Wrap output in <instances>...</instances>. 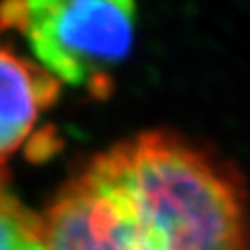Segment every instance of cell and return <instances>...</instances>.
I'll list each match as a JSON object with an SVG mask.
<instances>
[{
	"label": "cell",
	"instance_id": "obj_4",
	"mask_svg": "<svg viewBox=\"0 0 250 250\" xmlns=\"http://www.w3.org/2000/svg\"><path fill=\"white\" fill-rule=\"evenodd\" d=\"M61 82L44 67L0 48V167L54 104Z\"/></svg>",
	"mask_w": 250,
	"mask_h": 250
},
{
	"label": "cell",
	"instance_id": "obj_3",
	"mask_svg": "<svg viewBox=\"0 0 250 250\" xmlns=\"http://www.w3.org/2000/svg\"><path fill=\"white\" fill-rule=\"evenodd\" d=\"M48 250H154L127 207L80 169L42 217Z\"/></svg>",
	"mask_w": 250,
	"mask_h": 250
},
{
	"label": "cell",
	"instance_id": "obj_5",
	"mask_svg": "<svg viewBox=\"0 0 250 250\" xmlns=\"http://www.w3.org/2000/svg\"><path fill=\"white\" fill-rule=\"evenodd\" d=\"M0 250H48L42 217L29 213L9 192L0 196Z\"/></svg>",
	"mask_w": 250,
	"mask_h": 250
},
{
	"label": "cell",
	"instance_id": "obj_2",
	"mask_svg": "<svg viewBox=\"0 0 250 250\" xmlns=\"http://www.w3.org/2000/svg\"><path fill=\"white\" fill-rule=\"evenodd\" d=\"M136 0H2L0 31L27 38L40 67L96 98L136 42Z\"/></svg>",
	"mask_w": 250,
	"mask_h": 250
},
{
	"label": "cell",
	"instance_id": "obj_1",
	"mask_svg": "<svg viewBox=\"0 0 250 250\" xmlns=\"http://www.w3.org/2000/svg\"><path fill=\"white\" fill-rule=\"evenodd\" d=\"M119 198L154 250H250V192L233 161L159 127L83 165Z\"/></svg>",
	"mask_w": 250,
	"mask_h": 250
},
{
	"label": "cell",
	"instance_id": "obj_6",
	"mask_svg": "<svg viewBox=\"0 0 250 250\" xmlns=\"http://www.w3.org/2000/svg\"><path fill=\"white\" fill-rule=\"evenodd\" d=\"M4 194H6V179H4L2 169H0V196H4Z\"/></svg>",
	"mask_w": 250,
	"mask_h": 250
}]
</instances>
